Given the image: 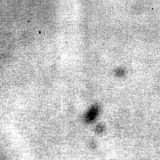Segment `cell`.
I'll list each match as a JSON object with an SVG mask.
<instances>
[{
  "mask_svg": "<svg viewBox=\"0 0 160 160\" xmlns=\"http://www.w3.org/2000/svg\"><path fill=\"white\" fill-rule=\"evenodd\" d=\"M98 106L97 105L92 106L85 115V121L87 123H90L94 121L98 114Z\"/></svg>",
  "mask_w": 160,
  "mask_h": 160,
  "instance_id": "cell-1",
  "label": "cell"
}]
</instances>
